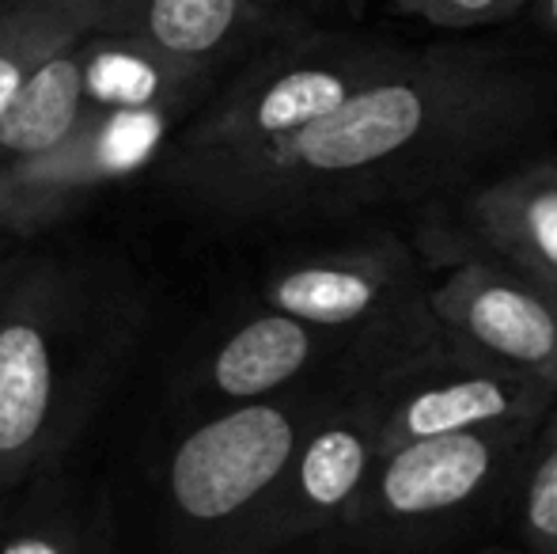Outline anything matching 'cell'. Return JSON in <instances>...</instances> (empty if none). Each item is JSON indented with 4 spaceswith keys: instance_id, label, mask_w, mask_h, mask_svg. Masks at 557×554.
<instances>
[{
    "instance_id": "6da1fadb",
    "label": "cell",
    "mask_w": 557,
    "mask_h": 554,
    "mask_svg": "<svg viewBox=\"0 0 557 554\" xmlns=\"http://www.w3.org/2000/svg\"><path fill=\"white\" fill-rule=\"evenodd\" d=\"M557 122V61L523 42H433L265 152L198 178L255 217L429 209L523 160Z\"/></svg>"
},
{
    "instance_id": "7a4b0ae2",
    "label": "cell",
    "mask_w": 557,
    "mask_h": 554,
    "mask_svg": "<svg viewBox=\"0 0 557 554\" xmlns=\"http://www.w3.org/2000/svg\"><path fill=\"white\" fill-rule=\"evenodd\" d=\"M543 421L425 436L375 459L342 525L352 554H455L512 517Z\"/></svg>"
},
{
    "instance_id": "3957f363",
    "label": "cell",
    "mask_w": 557,
    "mask_h": 554,
    "mask_svg": "<svg viewBox=\"0 0 557 554\" xmlns=\"http://www.w3.org/2000/svg\"><path fill=\"white\" fill-rule=\"evenodd\" d=\"M403 53V42H391L383 35L304 23L300 30L243 61L239 76L183 140L186 171L198 183L213 171L243 163L277 140L300 134L304 126L342 107L368 81L387 73Z\"/></svg>"
},
{
    "instance_id": "277c9868",
    "label": "cell",
    "mask_w": 557,
    "mask_h": 554,
    "mask_svg": "<svg viewBox=\"0 0 557 554\" xmlns=\"http://www.w3.org/2000/svg\"><path fill=\"white\" fill-rule=\"evenodd\" d=\"M429 285V262L413 239L368 232L281 267L262 285V300L345 342L372 377H387L441 338Z\"/></svg>"
},
{
    "instance_id": "5b68a950",
    "label": "cell",
    "mask_w": 557,
    "mask_h": 554,
    "mask_svg": "<svg viewBox=\"0 0 557 554\" xmlns=\"http://www.w3.org/2000/svg\"><path fill=\"white\" fill-rule=\"evenodd\" d=\"M357 380H337L331 392L304 399H255L206 421L171 456V497L194 525H227L270 502L288 471L304 433Z\"/></svg>"
},
{
    "instance_id": "8992f818",
    "label": "cell",
    "mask_w": 557,
    "mask_h": 554,
    "mask_svg": "<svg viewBox=\"0 0 557 554\" xmlns=\"http://www.w3.org/2000/svg\"><path fill=\"white\" fill-rule=\"evenodd\" d=\"M380 392L383 452L425 436L546 421L557 407V387L550 380L493 361L444 334L418 357L380 377Z\"/></svg>"
},
{
    "instance_id": "52a82bcc",
    "label": "cell",
    "mask_w": 557,
    "mask_h": 554,
    "mask_svg": "<svg viewBox=\"0 0 557 554\" xmlns=\"http://www.w3.org/2000/svg\"><path fill=\"white\" fill-rule=\"evenodd\" d=\"M429 259H482L557 293V152L523 156L421 209Z\"/></svg>"
},
{
    "instance_id": "ba28073f",
    "label": "cell",
    "mask_w": 557,
    "mask_h": 554,
    "mask_svg": "<svg viewBox=\"0 0 557 554\" xmlns=\"http://www.w3.org/2000/svg\"><path fill=\"white\" fill-rule=\"evenodd\" d=\"M444 338L557 387V293L482 259L451 262L429 285Z\"/></svg>"
},
{
    "instance_id": "9c48e42d",
    "label": "cell",
    "mask_w": 557,
    "mask_h": 554,
    "mask_svg": "<svg viewBox=\"0 0 557 554\" xmlns=\"http://www.w3.org/2000/svg\"><path fill=\"white\" fill-rule=\"evenodd\" d=\"M383 433L380 380H357L342 392L326 415L304 433L288 471L270 494L277 528L288 532H337L372 475Z\"/></svg>"
},
{
    "instance_id": "30bf717a",
    "label": "cell",
    "mask_w": 557,
    "mask_h": 554,
    "mask_svg": "<svg viewBox=\"0 0 557 554\" xmlns=\"http://www.w3.org/2000/svg\"><path fill=\"white\" fill-rule=\"evenodd\" d=\"M178 111H84L73 134L35 160L0 171V217L30 221L38 209H58L65 194L137 171L160 148Z\"/></svg>"
},
{
    "instance_id": "8fae6325",
    "label": "cell",
    "mask_w": 557,
    "mask_h": 554,
    "mask_svg": "<svg viewBox=\"0 0 557 554\" xmlns=\"http://www.w3.org/2000/svg\"><path fill=\"white\" fill-rule=\"evenodd\" d=\"M300 27V15L270 0H99V30L145 38L216 73Z\"/></svg>"
},
{
    "instance_id": "7c38bea8",
    "label": "cell",
    "mask_w": 557,
    "mask_h": 554,
    "mask_svg": "<svg viewBox=\"0 0 557 554\" xmlns=\"http://www.w3.org/2000/svg\"><path fill=\"white\" fill-rule=\"evenodd\" d=\"M319 365H337L352 377L380 380L364 369V361L345 342L285 316V311L265 308L262 316L247 319L239 331L227 334L209 365V380L224 399L255 403L288 392L311 372H319Z\"/></svg>"
},
{
    "instance_id": "4fadbf2b",
    "label": "cell",
    "mask_w": 557,
    "mask_h": 554,
    "mask_svg": "<svg viewBox=\"0 0 557 554\" xmlns=\"http://www.w3.org/2000/svg\"><path fill=\"white\" fill-rule=\"evenodd\" d=\"M213 76L216 69L171 58L145 38L111 30L81 38L84 111H186Z\"/></svg>"
},
{
    "instance_id": "5bb4252c",
    "label": "cell",
    "mask_w": 557,
    "mask_h": 554,
    "mask_svg": "<svg viewBox=\"0 0 557 554\" xmlns=\"http://www.w3.org/2000/svg\"><path fill=\"white\" fill-rule=\"evenodd\" d=\"M53 349L30 316L0 323V479L30 459L53 410Z\"/></svg>"
},
{
    "instance_id": "9a60e30c",
    "label": "cell",
    "mask_w": 557,
    "mask_h": 554,
    "mask_svg": "<svg viewBox=\"0 0 557 554\" xmlns=\"http://www.w3.org/2000/svg\"><path fill=\"white\" fill-rule=\"evenodd\" d=\"M84 114L81 42L53 53L0 114V171L58 148Z\"/></svg>"
},
{
    "instance_id": "2e32d148",
    "label": "cell",
    "mask_w": 557,
    "mask_h": 554,
    "mask_svg": "<svg viewBox=\"0 0 557 554\" xmlns=\"http://www.w3.org/2000/svg\"><path fill=\"white\" fill-rule=\"evenodd\" d=\"M99 30V0H0V114L53 58Z\"/></svg>"
},
{
    "instance_id": "e0dca14e",
    "label": "cell",
    "mask_w": 557,
    "mask_h": 554,
    "mask_svg": "<svg viewBox=\"0 0 557 554\" xmlns=\"http://www.w3.org/2000/svg\"><path fill=\"white\" fill-rule=\"evenodd\" d=\"M508 520L520 535L523 554H557V407L539 429Z\"/></svg>"
},
{
    "instance_id": "ac0fdd59",
    "label": "cell",
    "mask_w": 557,
    "mask_h": 554,
    "mask_svg": "<svg viewBox=\"0 0 557 554\" xmlns=\"http://www.w3.org/2000/svg\"><path fill=\"white\" fill-rule=\"evenodd\" d=\"M395 12L425 20L429 27L444 30H474V27H493L523 15L528 0H387Z\"/></svg>"
},
{
    "instance_id": "d6986e66",
    "label": "cell",
    "mask_w": 557,
    "mask_h": 554,
    "mask_svg": "<svg viewBox=\"0 0 557 554\" xmlns=\"http://www.w3.org/2000/svg\"><path fill=\"white\" fill-rule=\"evenodd\" d=\"M0 554H69V551L46 532H20L0 543Z\"/></svg>"
},
{
    "instance_id": "ffe728a7",
    "label": "cell",
    "mask_w": 557,
    "mask_h": 554,
    "mask_svg": "<svg viewBox=\"0 0 557 554\" xmlns=\"http://www.w3.org/2000/svg\"><path fill=\"white\" fill-rule=\"evenodd\" d=\"M523 15L531 20V27L546 38H557V0H528Z\"/></svg>"
},
{
    "instance_id": "44dd1931",
    "label": "cell",
    "mask_w": 557,
    "mask_h": 554,
    "mask_svg": "<svg viewBox=\"0 0 557 554\" xmlns=\"http://www.w3.org/2000/svg\"><path fill=\"white\" fill-rule=\"evenodd\" d=\"M482 554H505V551H482Z\"/></svg>"
},
{
    "instance_id": "7402d4cb",
    "label": "cell",
    "mask_w": 557,
    "mask_h": 554,
    "mask_svg": "<svg viewBox=\"0 0 557 554\" xmlns=\"http://www.w3.org/2000/svg\"><path fill=\"white\" fill-rule=\"evenodd\" d=\"M270 4H285V0H270Z\"/></svg>"
}]
</instances>
